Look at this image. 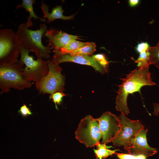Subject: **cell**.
<instances>
[{
	"mask_svg": "<svg viewBox=\"0 0 159 159\" xmlns=\"http://www.w3.org/2000/svg\"><path fill=\"white\" fill-rule=\"evenodd\" d=\"M149 67V66L139 67L127 75L125 78H120L122 83L118 86L115 108L121 113L127 115L130 113L127 103L129 94L136 92L140 93V89L142 87L156 85L151 80Z\"/></svg>",
	"mask_w": 159,
	"mask_h": 159,
	"instance_id": "cell-1",
	"label": "cell"
},
{
	"mask_svg": "<svg viewBox=\"0 0 159 159\" xmlns=\"http://www.w3.org/2000/svg\"><path fill=\"white\" fill-rule=\"evenodd\" d=\"M39 27V29L33 30L29 29L26 23H22L16 33L20 46L34 52L37 58L47 59L50 57L51 49L49 45L45 46L43 44L42 39L48 30L47 27L43 24Z\"/></svg>",
	"mask_w": 159,
	"mask_h": 159,
	"instance_id": "cell-2",
	"label": "cell"
},
{
	"mask_svg": "<svg viewBox=\"0 0 159 159\" xmlns=\"http://www.w3.org/2000/svg\"><path fill=\"white\" fill-rule=\"evenodd\" d=\"M24 64L19 61L9 65L0 67V88L6 92L10 88L22 90L32 86V83L22 77Z\"/></svg>",
	"mask_w": 159,
	"mask_h": 159,
	"instance_id": "cell-3",
	"label": "cell"
},
{
	"mask_svg": "<svg viewBox=\"0 0 159 159\" xmlns=\"http://www.w3.org/2000/svg\"><path fill=\"white\" fill-rule=\"evenodd\" d=\"M16 33L11 29L0 30V66L18 61L20 47Z\"/></svg>",
	"mask_w": 159,
	"mask_h": 159,
	"instance_id": "cell-4",
	"label": "cell"
},
{
	"mask_svg": "<svg viewBox=\"0 0 159 159\" xmlns=\"http://www.w3.org/2000/svg\"><path fill=\"white\" fill-rule=\"evenodd\" d=\"M30 51L20 46L19 60L25 65L22 72V77L26 80L31 82H37L45 77L48 73L49 68L47 61H43L41 58L34 59L29 53Z\"/></svg>",
	"mask_w": 159,
	"mask_h": 159,
	"instance_id": "cell-5",
	"label": "cell"
},
{
	"mask_svg": "<svg viewBox=\"0 0 159 159\" xmlns=\"http://www.w3.org/2000/svg\"><path fill=\"white\" fill-rule=\"evenodd\" d=\"M119 118L120 129L112 142L114 146H123L127 150L131 147L136 135L144 127L139 120H131L123 114L121 113Z\"/></svg>",
	"mask_w": 159,
	"mask_h": 159,
	"instance_id": "cell-6",
	"label": "cell"
},
{
	"mask_svg": "<svg viewBox=\"0 0 159 159\" xmlns=\"http://www.w3.org/2000/svg\"><path fill=\"white\" fill-rule=\"evenodd\" d=\"M49 68L48 74L35 82L36 89L43 94L51 95L57 92H62L64 90L65 79L62 74V68L50 60H47Z\"/></svg>",
	"mask_w": 159,
	"mask_h": 159,
	"instance_id": "cell-7",
	"label": "cell"
},
{
	"mask_svg": "<svg viewBox=\"0 0 159 159\" xmlns=\"http://www.w3.org/2000/svg\"><path fill=\"white\" fill-rule=\"evenodd\" d=\"M75 135L76 138L87 148L96 146L102 138L98 122L90 115L81 120Z\"/></svg>",
	"mask_w": 159,
	"mask_h": 159,
	"instance_id": "cell-8",
	"label": "cell"
},
{
	"mask_svg": "<svg viewBox=\"0 0 159 159\" xmlns=\"http://www.w3.org/2000/svg\"><path fill=\"white\" fill-rule=\"evenodd\" d=\"M97 120L102 134V143L106 144L112 142L120 129L119 117L110 112H106Z\"/></svg>",
	"mask_w": 159,
	"mask_h": 159,
	"instance_id": "cell-9",
	"label": "cell"
},
{
	"mask_svg": "<svg viewBox=\"0 0 159 159\" xmlns=\"http://www.w3.org/2000/svg\"><path fill=\"white\" fill-rule=\"evenodd\" d=\"M52 61L55 64L64 62H70L93 67L97 71L104 74L107 70L102 66L92 56L84 54L71 55L69 54H54Z\"/></svg>",
	"mask_w": 159,
	"mask_h": 159,
	"instance_id": "cell-10",
	"label": "cell"
},
{
	"mask_svg": "<svg viewBox=\"0 0 159 159\" xmlns=\"http://www.w3.org/2000/svg\"><path fill=\"white\" fill-rule=\"evenodd\" d=\"M44 36L47 37L48 44L53 52L56 53L65 47L71 41L80 39L79 37L67 33L61 30L51 28L47 30Z\"/></svg>",
	"mask_w": 159,
	"mask_h": 159,
	"instance_id": "cell-11",
	"label": "cell"
},
{
	"mask_svg": "<svg viewBox=\"0 0 159 159\" xmlns=\"http://www.w3.org/2000/svg\"><path fill=\"white\" fill-rule=\"evenodd\" d=\"M148 130H140L136 135L131 147L127 151L129 154L135 155H143L146 157L153 155L157 152L156 149L150 147L146 138Z\"/></svg>",
	"mask_w": 159,
	"mask_h": 159,
	"instance_id": "cell-12",
	"label": "cell"
},
{
	"mask_svg": "<svg viewBox=\"0 0 159 159\" xmlns=\"http://www.w3.org/2000/svg\"><path fill=\"white\" fill-rule=\"evenodd\" d=\"M41 8L44 14L43 17L44 19H47V23H51L57 19L65 20L73 19L75 14L68 16L64 15L63 13L64 11L62 5H58L53 8L51 12L49 13V6L42 1V2Z\"/></svg>",
	"mask_w": 159,
	"mask_h": 159,
	"instance_id": "cell-13",
	"label": "cell"
},
{
	"mask_svg": "<svg viewBox=\"0 0 159 159\" xmlns=\"http://www.w3.org/2000/svg\"><path fill=\"white\" fill-rule=\"evenodd\" d=\"M36 2L34 0H22V3L21 4L18 5L16 7V9L19 8H22L29 13V16L27 17V21L26 23L27 27L33 26V23L32 19H39L43 22H45L47 19L44 18H40L36 15L34 11L33 5Z\"/></svg>",
	"mask_w": 159,
	"mask_h": 159,
	"instance_id": "cell-14",
	"label": "cell"
},
{
	"mask_svg": "<svg viewBox=\"0 0 159 159\" xmlns=\"http://www.w3.org/2000/svg\"><path fill=\"white\" fill-rule=\"evenodd\" d=\"M97 149L93 150L96 157V159H105L109 156L116 153V152L118 150H114L108 149L105 144L98 143L96 145Z\"/></svg>",
	"mask_w": 159,
	"mask_h": 159,
	"instance_id": "cell-15",
	"label": "cell"
},
{
	"mask_svg": "<svg viewBox=\"0 0 159 159\" xmlns=\"http://www.w3.org/2000/svg\"><path fill=\"white\" fill-rule=\"evenodd\" d=\"M89 42H82L76 40L71 41L65 47L61 49L55 54H68L69 53L84 47Z\"/></svg>",
	"mask_w": 159,
	"mask_h": 159,
	"instance_id": "cell-16",
	"label": "cell"
},
{
	"mask_svg": "<svg viewBox=\"0 0 159 159\" xmlns=\"http://www.w3.org/2000/svg\"><path fill=\"white\" fill-rule=\"evenodd\" d=\"M96 47L95 43L92 42H89L88 44L84 47L67 54L71 55L80 54L88 55H91L95 51Z\"/></svg>",
	"mask_w": 159,
	"mask_h": 159,
	"instance_id": "cell-17",
	"label": "cell"
},
{
	"mask_svg": "<svg viewBox=\"0 0 159 159\" xmlns=\"http://www.w3.org/2000/svg\"><path fill=\"white\" fill-rule=\"evenodd\" d=\"M148 51L151 64H153L159 69V46L149 47Z\"/></svg>",
	"mask_w": 159,
	"mask_h": 159,
	"instance_id": "cell-18",
	"label": "cell"
},
{
	"mask_svg": "<svg viewBox=\"0 0 159 159\" xmlns=\"http://www.w3.org/2000/svg\"><path fill=\"white\" fill-rule=\"evenodd\" d=\"M135 62L138 64L137 66L138 67L149 66L151 65L148 50L140 53L138 58L135 60Z\"/></svg>",
	"mask_w": 159,
	"mask_h": 159,
	"instance_id": "cell-19",
	"label": "cell"
},
{
	"mask_svg": "<svg viewBox=\"0 0 159 159\" xmlns=\"http://www.w3.org/2000/svg\"><path fill=\"white\" fill-rule=\"evenodd\" d=\"M92 57L104 68L108 70L109 62L106 59L104 54L94 55L92 56Z\"/></svg>",
	"mask_w": 159,
	"mask_h": 159,
	"instance_id": "cell-20",
	"label": "cell"
},
{
	"mask_svg": "<svg viewBox=\"0 0 159 159\" xmlns=\"http://www.w3.org/2000/svg\"><path fill=\"white\" fill-rule=\"evenodd\" d=\"M66 95L62 92H57L51 95L50 97V99H52L53 102L55 105V107L57 110L58 109L57 106V104L60 105L62 101V99Z\"/></svg>",
	"mask_w": 159,
	"mask_h": 159,
	"instance_id": "cell-21",
	"label": "cell"
},
{
	"mask_svg": "<svg viewBox=\"0 0 159 159\" xmlns=\"http://www.w3.org/2000/svg\"><path fill=\"white\" fill-rule=\"evenodd\" d=\"M119 159H146V157L143 155H135L130 154L116 153Z\"/></svg>",
	"mask_w": 159,
	"mask_h": 159,
	"instance_id": "cell-22",
	"label": "cell"
},
{
	"mask_svg": "<svg viewBox=\"0 0 159 159\" xmlns=\"http://www.w3.org/2000/svg\"><path fill=\"white\" fill-rule=\"evenodd\" d=\"M18 112L24 117H26L32 114V113L30 109L25 104H24L20 107Z\"/></svg>",
	"mask_w": 159,
	"mask_h": 159,
	"instance_id": "cell-23",
	"label": "cell"
},
{
	"mask_svg": "<svg viewBox=\"0 0 159 159\" xmlns=\"http://www.w3.org/2000/svg\"><path fill=\"white\" fill-rule=\"evenodd\" d=\"M149 47L148 44L147 42H143L138 44L136 49L139 54L148 50Z\"/></svg>",
	"mask_w": 159,
	"mask_h": 159,
	"instance_id": "cell-24",
	"label": "cell"
},
{
	"mask_svg": "<svg viewBox=\"0 0 159 159\" xmlns=\"http://www.w3.org/2000/svg\"><path fill=\"white\" fill-rule=\"evenodd\" d=\"M154 107V114L155 115H158L159 112V103H154L153 104Z\"/></svg>",
	"mask_w": 159,
	"mask_h": 159,
	"instance_id": "cell-25",
	"label": "cell"
},
{
	"mask_svg": "<svg viewBox=\"0 0 159 159\" xmlns=\"http://www.w3.org/2000/svg\"><path fill=\"white\" fill-rule=\"evenodd\" d=\"M139 1L138 0H130L129 1V4L131 6H134L138 4Z\"/></svg>",
	"mask_w": 159,
	"mask_h": 159,
	"instance_id": "cell-26",
	"label": "cell"
},
{
	"mask_svg": "<svg viewBox=\"0 0 159 159\" xmlns=\"http://www.w3.org/2000/svg\"><path fill=\"white\" fill-rule=\"evenodd\" d=\"M157 46H159V41L158 42L157 44Z\"/></svg>",
	"mask_w": 159,
	"mask_h": 159,
	"instance_id": "cell-27",
	"label": "cell"
}]
</instances>
